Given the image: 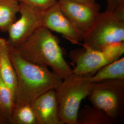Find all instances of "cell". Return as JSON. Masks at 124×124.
I'll use <instances>...</instances> for the list:
<instances>
[{
  "label": "cell",
  "mask_w": 124,
  "mask_h": 124,
  "mask_svg": "<svg viewBox=\"0 0 124 124\" xmlns=\"http://www.w3.org/2000/svg\"><path fill=\"white\" fill-rule=\"evenodd\" d=\"M117 122L98 108L85 105L79 110L77 124H115Z\"/></svg>",
  "instance_id": "13"
},
{
  "label": "cell",
  "mask_w": 124,
  "mask_h": 124,
  "mask_svg": "<svg viewBox=\"0 0 124 124\" xmlns=\"http://www.w3.org/2000/svg\"><path fill=\"white\" fill-rule=\"evenodd\" d=\"M43 26L58 33L73 44H81L85 34L62 12L58 2L43 13Z\"/></svg>",
  "instance_id": "7"
},
{
  "label": "cell",
  "mask_w": 124,
  "mask_h": 124,
  "mask_svg": "<svg viewBox=\"0 0 124 124\" xmlns=\"http://www.w3.org/2000/svg\"><path fill=\"white\" fill-rule=\"evenodd\" d=\"M38 124H62L54 89L49 90L37 98L31 104Z\"/></svg>",
  "instance_id": "10"
},
{
  "label": "cell",
  "mask_w": 124,
  "mask_h": 124,
  "mask_svg": "<svg viewBox=\"0 0 124 124\" xmlns=\"http://www.w3.org/2000/svg\"><path fill=\"white\" fill-rule=\"evenodd\" d=\"M0 75L13 93L15 102L18 86L17 77L10 58L7 40L2 37H0Z\"/></svg>",
  "instance_id": "11"
},
{
  "label": "cell",
  "mask_w": 124,
  "mask_h": 124,
  "mask_svg": "<svg viewBox=\"0 0 124 124\" xmlns=\"http://www.w3.org/2000/svg\"><path fill=\"white\" fill-rule=\"evenodd\" d=\"M19 3L17 0H0V31L7 33L17 20Z\"/></svg>",
  "instance_id": "14"
},
{
  "label": "cell",
  "mask_w": 124,
  "mask_h": 124,
  "mask_svg": "<svg viewBox=\"0 0 124 124\" xmlns=\"http://www.w3.org/2000/svg\"><path fill=\"white\" fill-rule=\"evenodd\" d=\"M8 46L10 58L18 80L14 106L31 105L40 96L54 89L62 82V78L48 68L27 61L14 47Z\"/></svg>",
  "instance_id": "1"
},
{
  "label": "cell",
  "mask_w": 124,
  "mask_h": 124,
  "mask_svg": "<svg viewBox=\"0 0 124 124\" xmlns=\"http://www.w3.org/2000/svg\"><path fill=\"white\" fill-rule=\"evenodd\" d=\"M124 8V0H107L106 11L114 12Z\"/></svg>",
  "instance_id": "18"
},
{
  "label": "cell",
  "mask_w": 124,
  "mask_h": 124,
  "mask_svg": "<svg viewBox=\"0 0 124 124\" xmlns=\"http://www.w3.org/2000/svg\"><path fill=\"white\" fill-rule=\"evenodd\" d=\"M69 1H75V2H78L80 3H83L85 4H93L96 3V0H66Z\"/></svg>",
  "instance_id": "19"
},
{
  "label": "cell",
  "mask_w": 124,
  "mask_h": 124,
  "mask_svg": "<svg viewBox=\"0 0 124 124\" xmlns=\"http://www.w3.org/2000/svg\"><path fill=\"white\" fill-rule=\"evenodd\" d=\"M20 3L26 5L42 12L49 9L55 4L57 0H17Z\"/></svg>",
  "instance_id": "17"
},
{
  "label": "cell",
  "mask_w": 124,
  "mask_h": 124,
  "mask_svg": "<svg viewBox=\"0 0 124 124\" xmlns=\"http://www.w3.org/2000/svg\"><path fill=\"white\" fill-rule=\"evenodd\" d=\"M70 56L75 65L73 73L79 75H93L101 68L113 62L102 51L85 46L72 51Z\"/></svg>",
  "instance_id": "9"
},
{
  "label": "cell",
  "mask_w": 124,
  "mask_h": 124,
  "mask_svg": "<svg viewBox=\"0 0 124 124\" xmlns=\"http://www.w3.org/2000/svg\"><path fill=\"white\" fill-rule=\"evenodd\" d=\"M92 83L113 80H124V58L121 57L101 68L89 77Z\"/></svg>",
  "instance_id": "12"
},
{
  "label": "cell",
  "mask_w": 124,
  "mask_h": 124,
  "mask_svg": "<svg viewBox=\"0 0 124 124\" xmlns=\"http://www.w3.org/2000/svg\"><path fill=\"white\" fill-rule=\"evenodd\" d=\"M62 12L75 27L85 34L98 18L100 6L97 2L89 4L66 0H58Z\"/></svg>",
  "instance_id": "8"
},
{
  "label": "cell",
  "mask_w": 124,
  "mask_h": 124,
  "mask_svg": "<svg viewBox=\"0 0 124 124\" xmlns=\"http://www.w3.org/2000/svg\"><path fill=\"white\" fill-rule=\"evenodd\" d=\"M90 76L73 73L54 89L62 124H77L80 104L88 97L93 86L89 80Z\"/></svg>",
  "instance_id": "3"
},
{
  "label": "cell",
  "mask_w": 124,
  "mask_h": 124,
  "mask_svg": "<svg viewBox=\"0 0 124 124\" xmlns=\"http://www.w3.org/2000/svg\"><path fill=\"white\" fill-rule=\"evenodd\" d=\"M20 17L9 27L8 44L16 47L23 43L43 26V12L19 3Z\"/></svg>",
  "instance_id": "6"
},
{
  "label": "cell",
  "mask_w": 124,
  "mask_h": 124,
  "mask_svg": "<svg viewBox=\"0 0 124 124\" xmlns=\"http://www.w3.org/2000/svg\"><path fill=\"white\" fill-rule=\"evenodd\" d=\"M124 41V8L114 12L100 13L85 34L82 46L101 51L110 43Z\"/></svg>",
  "instance_id": "4"
},
{
  "label": "cell",
  "mask_w": 124,
  "mask_h": 124,
  "mask_svg": "<svg viewBox=\"0 0 124 124\" xmlns=\"http://www.w3.org/2000/svg\"><path fill=\"white\" fill-rule=\"evenodd\" d=\"M15 105L13 93L0 75V112L8 123Z\"/></svg>",
  "instance_id": "16"
},
{
  "label": "cell",
  "mask_w": 124,
  "mask_h": 124,
  "mask_svg": "<svg viewBox=\"0 0 124 124\" xmlns=\"http://www.w3.org/2000/svg\"><path fill=\"white\" fill-rule=\"evenodd\" d=\"M7 124V121L0 112V124Z\"/></svg>",
  "instance_id": "20"
},
{
  "label": "cell",
  "mask_w": 124,
  "mask_h": 124,
  "mask_svg": "<svg viewBox=\"0 0 124 124\" xmlns=\"http://www.w3.org/2000/svg\"><path fill=\"white\" fill-rule=\"evenodd\" d=\"M8 123L38 124V122L31 105L23 104L14 106Z\"/></svg>",
  "instance_id": "15"
},
{
  "label": "cell",
  "mask_w": 124,
  "mask_h": 124,
  "mask_svg": "<svg viewBox=\"0 0 124 124\" xmlns=\"http://www.w3.org/2000/svg\"><path fill=\"white\" fill-rule=\"evenodd\" d=\"M88 98L92 106L104 111L117 123L124 115V80L93 83Z\"/></svg>",
  "instance_id": "5"
},
{
  "label": "cell",
  "mask_w": 124,
  "mask_h": 124,
  "mask_svg": "<svg viewBox=\"0 0 124 124\" xmlns=\"http://www.w3.org/2000/svg\"><path fill=\"white\" fill-rule=\"evenodd\" d=\"M24 59L37 65L50 68L62 79L73 74L67 62L60 41L57 36L44 26L16 47Z\"/></svg>",
  "instance_id": "2"
}]
</instances>
